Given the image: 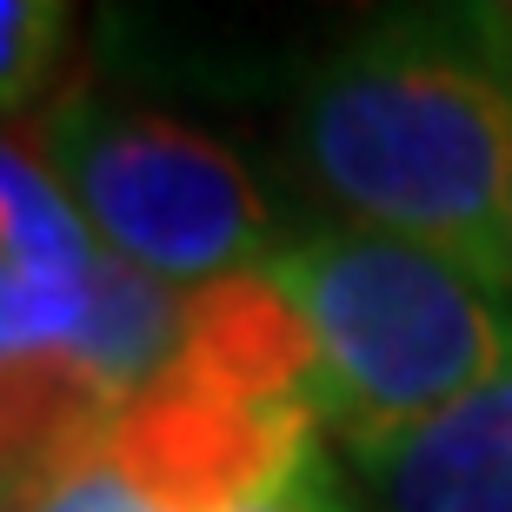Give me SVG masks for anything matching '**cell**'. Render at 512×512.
<instances>
[{
  "instance_id": "obj_1",
  "label": "cell",
  "mask_w": 512,
  "mask_h": 512,
  "mask_svg": "<svg viewBox=\"0 0 512 512\" xmlns=\"http://www.w3.org/2000/svg\"><path fill=\"white\" fill-rule=\"evenodd\" d=\"M306 167L360 227L512 280V27L386 20L300 107Z\"/></svg>"
},
{
  "instance_id": "obj_2",
  "label": "cell",
  "mask_w": 512,
  "mask_h": 512,
  "mask_svg": "<svg viewBox=\"0 0 512 512\" xmlns=\"http://www.w3.org/2000/svg\"><path fill=\"white\" fill-rule=\"evenodd\" d=\"M273 260L320 340L313 406L353 459L439 419L512 360V313L479 273L433 247L326 227Z\"/></svg>"
},
{
  "instance_id": "obj_3",
  "label": "cell",
  "mask_w": 512,
  "mask_h": 512,
  "mask_svg": "<svg viewBox=\"0 0 512 512\" xmlns=\"http://www.w3.org/2000/svg\"><path fill=\"white\" fill-rule=\"evenodd\" d=\"M47 153L74 213L100 247L147 266L153 280L207 286L253 266L266 240V200L213 133L160 114H54Z\"/></svg>"
},
{
  "instance_id": "obj_4",
  "label": "cell",
  "mask_w": 512,
  "mask_h": 512,
  "mask_svg": "<svg viewBox=\"0 0 512 512\" xmlns=\"http://www.w3.org/2000/svg\"><path fill=\"white\" fill-rule=\"evenodd\" d=\"M313 426V399H247L167 366L120 413L107 473L147 512H260L320 473Z\"/></svg>"
},
{
  "instance_id": "obj_5",
  "label": "cell",
  "mask_w": 512,
  "mask_h": 512,
  "mask_svg": "<svg viewBox=\"0 0 512 512\" xmlns=\"http://www.w3.org/2000/svg\"><path fill=\"white\" fill-rule=\"evenodd\" d=\"M180 373L247 399H313L320 340L306 320L280 260L233 266L220 280L193 286L180 306Z\"/></svg>"
},
{
  "instance_id": "obj_6",
  "label": "cell",
  "mask_w": 512,
  "mask_h": 512,
  "mask_svg": "<svg viewBox=\"0 0 512 512\" xmlns=\"http://www.w3.org/2000/svg\"><path fill=\"white\" fill-rule=\"evenodd\" d=\"M120 406L74 353L0 366V512H47L107 466Z\"/></svg>"
},
{
  "instance_id": "obj_7",
  "label": "cell",
  "mask_w": 512,
  "mask_h": 512,
  "mask_svg": "<svg viewBox=\"0 0 512 512\" xmlns=\"http://www.w3.org/2000/svg\"><path fill=\"white\" fill-rule=\"evenodd\" d=\"M380 512H512V360L493 380L360 459Z\"/></svg>"
},
{
  "instance_id": "obj_8",
  "label": "cell",
  "mask_w": 512,
  "mask_h": 512,
  "mask_svg": "<svg viewBox=\"0 0 512 512\" xmlns=\"http://www.w3.org/2000/svg\"><path fill=\"white\" fill-rule=\"evenodd\" d=\"M180 306L187 300H173L167 280H153L147 266L100 247L94 273H87V313H80V333L67 353L120 406H133L180 353Z\"/></svg>"
},
{
  "instance_id": "obj_9",
  "label": "cell",
  "mask_w": 512,
  "mask_h": 512,
  "mask_svg": "<svg viewBox=\"0 0 512 512\" xmlns=\"http://www.w3.org/2000/svg\"><path fill=\"white\" fill-rule=\"evenodd\" d=\"M87 313V273H47V266L0 253V366L67 353Z\"/></svg>"
},
{
  "instance_id": "obj_10",
  "label": "cell",
  "mask_w": 512,
  "mask_h": 512,
  "mask_svg": "<svg viewBox=\"0 0 512 512\" xmlns=\"http://www.w3.org/2000/svg\"><path fill=\"white\" fill-rule=\"evenodd\" d=\"M67 14L47 0H0V107H27L47 80Z\"/></svg>"
},
{
  "instance_id": "obj_11",
  "label": "cell",
  "mask_w": 512,
  "mask_h": 512,
  "mask_svg": "<svg viewBox=\"0 0 512 512\" xmlns=\"http://www.w3.org/2000/svg\"><path fill=\"white\" fill-rule=\"evenodd\" d=\"M47 512H147V506H140V499H133L127 486L100 466V473H87L80 486H67V493H60Z\"/></svg>"
},
{
  "instance_id": "obj_12",
  "label": "cell",
  "mask_w": 512,
  "mask_h": 512,
  "mask_svg": "<svg viewBox=\"0 0 512 512\" xmlns=\"http://www.w3.org/2000/svg\"><path fill=\"white\" fill-rule=\"evenodd\" d=\"M260 512H346V506H340V493H333V479H326V466H320V473H306L286 499H273V506H260Z\"/></svg>"
},
{
  "instance_id": "obj_13",
  "label": "cell",
  "mask_w": 512,
  "mask_h": 512,
  "mask_svg": "<svg viewBox=\"0 0 512 512\" xmlns=\"http://www.w3.org/2000/svg\"><path fill=\"white\" fill-rule=\"evenodd\" d=\"M0 253H7V247H0Z\"/></svg>"
}]
</instances>
